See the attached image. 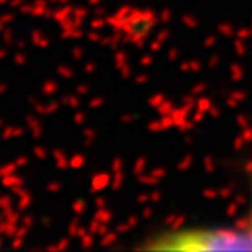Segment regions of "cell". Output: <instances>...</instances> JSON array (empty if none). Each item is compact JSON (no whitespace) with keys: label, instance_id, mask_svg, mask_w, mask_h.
Listing matches in <instances>:
<instances>
[{"label":"cell","instance_id":"7a4b0ae2","mask_svg":"<svg viewBox=\"0 0 252 252\" xmlns=\"http://www.w3.org/2000/svg\"><path fill=\"white\" fill-rule=\"evenodd\" d=\"M249 224L252 226V201H251V216H249Z\"/></svg>","mask_w":252,"mask_h":252},{"label":"cell","instance_id":"6da1fadb","mask_svg":"<svg viewBox=\"0 0 252 252\" xmlns=\"http://www.w3.org/2000/svg\"><path fill=\"white\" fill-rule=\"evenodd\" d=\"M144 251H252V226H179L156 231L138 244Z\"/></svg>","mask_w":252,"mask_h":252}]
</instances>
